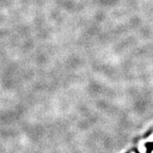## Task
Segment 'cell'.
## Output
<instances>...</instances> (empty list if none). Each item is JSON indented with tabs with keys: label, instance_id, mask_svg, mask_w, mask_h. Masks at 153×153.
<instances>
[{
	"label": "cell",
	"instance_id": "cell-2",
	"mask_svg": "<svg viewBox=\"0 0 153 153\" xmlns=\"http://www.w3.org/2000/svg\"><path fill=\"white\" fill-rule=\"evenodd\" d=\"M148 141H153V134L151 136V137H149L148 138V140H147Z\"/></svg>",
	"mask_w": 153,
	"mask_h": 153
},
{
	"label": "cell",
	"instance_id": "cell-4",
	"mask_svg": "<svg viewBox=\"0 0 153 153\" xmlns=\"http://www.w3.org/2000/svg\"><path fill=\"white\" fill-rule=\"evenodd\" d=\"M152 153H153V152H152Z\"/></svg>",
	"mask_w": 153,
	"mask_h": 153
},
{
	"label": "cell",
	"instance_id": "cell-3",
	"mask_svg": "<svg viewBox=\"0 0 153 153\" xmlns=\"http://www.w3.org/2000/svg\"><path fill=\"white\" fill-rule=\"evenodd\" d=\"M132 153H134V152H132Z\"/></svg>",
	"mask_w": 153,
	"mask_h": 153
},
{
	"label": "cell",
	"instance_id": "cell-1",
	"mask_svg": "<svg viewBox=\"0 0 153 153\" xmlns=\"http://www.w3.org/2000/svg\"><path fill=\"white\" fill-rule=\"evenodd\" d=\"M139 151L141 153H145V147L144 146V143L143 141L140 143V146H139Z\"/></svg>",
	"mask_w": 153,
	"mask_h": 153
}]
</instances>
